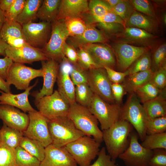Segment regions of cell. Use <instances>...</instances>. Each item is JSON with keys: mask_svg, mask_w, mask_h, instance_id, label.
Here are the masks:
<instances>
[{"mask_svg": "<svg viewBox=\"0 0 166 166\" xmlns=\"http://www.w3.org/2000/svg\"><path fill=\"white\" fill-rule=\"evenodd\" d=\"M133 128L129 122L120 119L109 128L102 131L103 141L113 160L116 161L128 147L129 135Z\"/></svg>", "mask_w": 166, "mask_h": 166, "instance_id": "1", "label": "cell"}, {"mask_svg": "<svg viewBox=\"0 0 166 166\" xmlns=\"http://www.w3.org/2000/svg\"><path fill=\"white\" fill-rule=\"evenodd\" d=\"M67 116L85 135L93 137L100 144L103 141V132L98 126L99 122L88 108L75 102L70 105Z\"/></svg>", "mask_w": 166, "mask_h": 166, "instance_id": "2", "label": "cell"}, {"mask_svg": "<svg viewBox=\"0 0 166 166\" xmlns=\"http://www.w3.org/2000/svg\"><path fill=\"white\" fill-rule=\"evenodd\" d=\"M48 127L52 144L57 147H64L85 135L67 116L48 120Z\"/></svg>", "mask_w": 166, "mask_h": 166, "instance_id": "3", "label": "cell"}, {"mask_svg": "<svg viewBox=\"0 0 166 166\" xmlns=\"http://www.w3.org/2000/svg\"><path fill=\"white\" fill-rule=\"evenodd\" d=\"M120 119L129 122L135 128L140 140H144L146 135L148 118L135 93L130 94L125 103L121 107Z\"/></svg>", "mask_w": 166, "mask_h": 166, "instance_id": "4", "label": "cell"}, {"mask_svg": "<svg viewBox=\"0 0 166 166\" xmlns=\"http://www.w3.org/2000/svg\"><path fill=\"white\" fill-rule=\"evenodd\" d=\"M101 144L85 135L66 145L65 148L79 166H89L98 156Z\"/></svg>", "mask_w": 166, "mask_h": 166, "instance_id": "5", "label": "cell"}, {"mask_svg": "<svg viewBox=\"0 0 166 166\" xmlns=\"http://www.w3.org/2000/svg\"><path fill=\"white\" fill-rule=\"evenodd\" d=\"M51 23L50 37L42 50L49 60L60 63L65 57L64 48L69 34L64 20H56Z\"/></svg>", "mask_w": 166, "mask_h": 166, "instance_id": "6", "label": "cell"}, {"mask_svg": "<svg viewBox=\"0 0 166 166\" xmlns=\"http://www.w3.org/2000/svg\"><path fill=\"white\" fill-rule=\"evenodd\" d=\"M121 106L110 104L94 93L89 108L100 124L102 131L107 129L120 120Z\"/></svg>", "mask_w": 166, "mask_h": 166, "instance_id": "7", "label": "cell"}, {"mask_svg": "<svg viewBox=\"0 0 166 166\" xmlns=\"http://www.w3.org/2000/svg\"><path fill=\"white\" fill-rule=\"evenodd\" d=\"M138 136L134 131L129 135V143L118 156L126 166H149L153 151L143 147L138 142Z\"/></svg>", "mask_w": 166, "mask_h": 166, "instance_id": "8", "label": "cell"}, {"mask_svg": "<svg viewBox=\"0 0 166 166\" xmlns=\"http://www.w3.org/2000/svg\"><path fill=\"white\" fill-rule=\"evenodd\" d=\"M35 105L38 111L48 120L67 116L70 107V104L57 90L42 97Z\"/></svg>", "mask_w": 166, "mask_h": 166, "instance_id": "9", "label": "cell"}, {"mask_svg": "<svg viewBox=\"0 0 166 166\" xmlns=\"http://www.w3.org/2000/svg\"><path fill=\"white\" fill-rule=\"evenodd\" d=\"M29 122L23 136L36 140L45 148L52 144L48 127V119L37 110L28 112Z\"/></svg>", "mask_w": 166, "mask_h": 166, "instance_id": "10", "label": "cell"}, {"mask_svg": "<svg viewBox=\"0 0 166 166\" xmlns=\"http://www.w3.org/2000/svg\"><path fill=\"white\" fill-rule=\"evenodd\" d=\"M38 77H43L41 68L35 69L24 64L13 62L9 70L6 81L17 89L25 90L30 86V81Z\"/></svg>", "mask_w": 166, "mask_h": 166, "instance_id": "11", "label": "cell"}, {"mask_svg": "<svg viewBox=\"0 0 166 166\" xmlns=\"http://www.w3.org/2000/svg\"><path fill=\"white\" fill-rule=\"evenodd\" d=\"M87 83L93 93L110 104L116 103L111 89L112 83L104 68H97L87 71Z\"/></svg>", "mask_w": 166, "mask_h": 166, "instance_id": "12", "label": "cell"}, {"mask_svg": "<svg viewBox=\"0 0 166 166\" xmlns=\"http://www.w3.org/2000/svg\"><path fill=\"white\" fill-rule=\"evenodd\" d=\"M22 32L26 42L36 48L42 49L50 36L51 23L41 21L30 22L22 26Z\"/></svg>", "mask_w": 166, "mask_h": 166, "instance_id": "13", "label": "cell"}, {"mask_svg": "<svg viewBox=\"0 0 166 166\" xmlns=\"http://www.w3.org/2000/svg\"><path fill=\"white\" fill-rule=\"evenodd\" d=\"M118 71H126L139 57L148 51V48L124 43L115 44L113 49Z\"/></svg>", "mask_w": 166, "mask_h": 166, "instance_id": "14", "label": "cell"}, {"mask_svg": "<svg viewBox=\"0 0 166 166\" xmlns=\"http://www.w3.org/2000/svg\"><path fill=\"white\" fill-rule=\"evenodd\" d=\"M6 55L14 62L32 64L37 61L49 60L42 49L34 47L25 43L19 47L10 46L6 51Z\"/></svg>", "mask_w": 166, "mask_h": 166, "instance_id": "15", "label": "cell"}, {"mask_svg": "<svg viewBox=\"0 0 166 166\" xmlns=\"http://www.w3.org/2000/svg\"><path fill=\"white\" fill-rule=\"evenodd\" d=\"M81 47L90 55L99 67H108L113 69L117 68L115 56L113 50L105 44L90 43Z\"/></svg>", "mask_w": 166, "mask_h": 166, "instance_id": "16", "label": "cell"}, {"mask_svg": "<svg viewBox=\"0 0 166 166\" xmlns=\"http://www.w3.org/2000/svg\"><path fill=\"white\" fill-rule=\"evenodd\" d=\"M41 61L43 83L39 92H35L32 94L34 98V104L37 103L42 97L51 95L53 93L59 71V63L57 62L49 59Z\"/></svg>", "mask_w": 166, "mask_h": 166, "instance_id": "17", "label": "cell"}, {"mask_svg": "<svg viewBox=\"0 0 166 166\" xmlns=\"http://www.w3.org/2000/svg\"><path fill=\"white\" fill-rule=\"evenodd\" d=\"M0 119L7 126L23 132L29 122L28 114L6 104H0Z\"/></svg>", "mask_w": 166, "mask_h": 166, "instance_id": "18", "label": "cell"}, {"mask_svg": "<svg viewBox=\"0 0 166 166\" xmlns=\"http://www.w3.org/2000/svg\"><path fill=\"white\" fill-rule=\"evenodd\" d=\"M77 164L65 147L51 144L45 148L44 158L40 166H77Z\"/></svg>", "mask_w": 166, "mask_h": 166, "instance_id": "19", "label": "cell"}, {"mask_svg": "<svg viewBox=\"0 0 166 166\" xmlns=\"http://www.w3.org/2000/svg\"><path fill=\"white\" fill-rule=\"evenodd\" d=\"M108 41V36L97 29L95 24H87L83 34L77 36L69 37L66 43L76 49L88 44H105Z\"/></svg>", "mask_w": 166, "mask_h": 166, "instance_id": "20", "label": "cell"}, {"mask_svg": "<svg viewBox=\"0 0 166 166\" xmlns=\"http://www.w3.org/2000/svg\"><path fill=\"white\" fill-rule=\"evenodd\" d=\"M89 11V1L87 0H61L56 20L82 18Z\"/></svg>", "mask_w": 166, "mask_h": 166, "instance_id": "21", "label": "cell"}, {"mask_svg": "<svg viewBox=\"0 0 166 166\" xmlns=\"http://www.w3.org/2000/svg\"><path fill=\"white\" fill-rule=\"evenodd\" d=\"M38 81L30 86L23 93L13 94L11 93H6L0 90V104L8 105L18 108L24 113L36 111L31 105L28 99L31 90L35 87Z\"/></svg>", "mask_w": 166, "mask_h": 166, "instance_id": "22", "label": "cell"}, {"mask_svg": "<svg viewBox=\"0 0 166 166\" xmlns=\"http://www.w3.org/2000/svg\"><path fill=\"white\" fill-rule=\"evenodd\" d=\"M0 37L12 47H19L26 43L22 26L15 21H6L0 31Z\"/></svg>", "mask_w": 166, "mask_h": 166, "instance_id": "23", "label": "cell"}, {"mask_svg": "<svg viewBox=\"0 0 166 166\" xmlns=\"http://www.w3.org/2000/svg\"><path fill=\"white\" fill-rule=\"evenodd\" d=\"M142 105L148 119L166 116V88L156 97Z\"/></svg>", "mask_w": 166, "mask_h": 166, "instance_id": "24", "label": "cell"}, {"mask_svg": "<svg viewBox=\"0 0 166 166\" xmlns=\"http://www.w3.org/2000/svg\"><path fill=\"white\" fill-rule=\"evenodd\" d=\"M58 91L70 104L76 102L75 85L71 80L70 73L59 69L57 80Z\"/></svg>", "mask_w": 166, "mask_h": 166, "instance_id": "25", "label": "cell"}, {"mask_svg": "<svg viewBox=\"0 0 166 166\" xmlns=\"http://www.w3.org/2000/svg\"><path fill=\"white\" fill-rule=\"evenodd\" d=\"M153 72L151 69L127 76L121 83L126 93H135L139 87L148 82Z\"/></svg>", "mask_w": 166, "mask_h": 166, "instance_id": "26", "label": "cell"}, {"mask_svg": "<svg viewBox=\"0 0 166 166\" xmlns=\"http://www.w3.org/2000/svg\"><path fill=\"white\" fill-rule=\"evenodd\" d=\"M61 0H44L39 8L37 18L50 23L56 20Z\"/></svg>", "mask_w": 166, "mask_h": 166, "instance_id": "27", "label": "cell"}, {"mask_svg": "<svg viewBox=\"0 0 166 166\" xmlns=\"http://www.w3.org/2000/svg\"><path fill=\"white\" fill-rule=\"evenodd\" d=\"M43 0H26L25 5L15 21L22 26L37 18L38 10Z\"/></svg>", "mask_w": 166, "mask_h": 166, "instance_id": "28", "label": "cell"}, {"mask_svg": "<svg viewBox=\"0 0 166 166\" xmlns=\"http://www.w3.org/2000/svg\"><path fill=\"white\" fill-rule=\"evenodd\" d=\"M23 137V132L9 127L4 123L0 128V141L12 148L16 149L19 146Z\"/></svg>", "mask_w": 166, "mask_h": 166, "instance_id": "29", "label": "cell"}, {"mask_svg": "<svg viewBox=\"0 0 166 166\" xmlns=\"http://www.w3.org/2000/svg\"><path fill=\"white\" fill-rule=\"evenodd\" d=\"M125 27L137 28L148 32L154 30L155 25L149 18L134 11L126 22Z\"/></svg>", "mask_w": 166, "mask_h": 166, "instance_id": "30", "label": "cell"}, {"mask_svg": "<svg viewBox=\"0 0 166 166\" xmlns=\"http://www.w3.org/2000/svg\"><path fill=\"white\" fill-rule=\"evenodd\" d=\"M19 146L37 158L41 162L43 160L45 148L38 141L23 136Z\"/></svg>", "mask_w": 166, "mask_h": 166, "instance_id": "31", "label": "cell"}, {"mask_svg": "<svg viewBox=\"0 0 166 166\" xmlns=\"http://www.w3.org/2000/svg\"><path fill=\"white\" fill-rule=\"evenodd\" d=\"M75 93L76 102L82 106L89 108L94 93L88 83L75 85Z\"/></svg>", "mask_w": 166, "mask_h": 166, "instance_id": "32", "label": "cell"}, {"mask_svg": "<svg viewBox=\"0 0 166 166\" xmlns=\"http://www.w3.org/2000/svg\"><path fill=\"white\" fill-rule=\"evenodd\" d=\"M141 145L152 150L157 149L166 150V132L146 135Z\"/></svg>", "mask_w": 166, "mask_h": 166, "instance_id": "33", "label": "cell"}, {"mask_svg": "<svg viewBox=\"0 0 166 166\" xmlns=\"http://www.w3.org/2000/svg\"><path fill=\"white\" fill-rule=\"evenodd\" d=\"M161 91L148 81L137 89L135 93L140 102L143 104L156 97Z\"/></svg>", "mask_w": 166, "mask_h": 166, "instance_id": "34", "label": "cell"}, {"mask_svg": "<svg viewBox=\"0 0 166 166\" xmlns=\"http://www.w3.org/2000/svg\"><path fill=\"white\" fill-rule=\"evenodd\" d=\"M69 37L79 35L85 30L87 24L81 17L68 18L64 20Z\"/></svg>", "mask_w": 166, "mask_h": 166, "instance_id": "35", "label": "cell"}, {"mask_svg": "<svg viewBox=\"0 0 166 166\" xmlns=\"http://www.w3.org/2000/svg\"><path fill=\"white\" fill-rule=\"evenodd\" d=\"M151 53L147 51L137 59L126 71L128 75L151 69Z\"/></svg>", "mask_w": 166, "mask_h": 166, "instance_id": "36", "label": "cell"}, {"mask_svg": "<svg viewBox=\"0 0 166 166\" xmlns=\"http://www.w3.org/2000/svg\"><path fill=\"white\" fill-rule=\"evenodd\" d=\"M15 152L17 166H40L41 161L20 146L15 149Z\"/></svg>", "mask_w": 166, "mask_h": 166, "instance_id": "37", "label": "cell"}, {"mask_svg": "<svg viewBox=\"0 0 166 166\" xmlns=\"http://www.w3.org/2000/svg\"><path fill=\"white\" fill-rule=\"evenodd\" d=\"M0 166H17L15 149L8 146L0 141Z\"/></svg>", "mask_w": 166, "mask_h": 166, "instance_id": "38", "label": "cell"}, {"mask_svg": "<svg viewBox=\"0 0 166 166\" xmlns=\"http://www.w3.org/2000/svg\"><path fill=\"white\" fill-rule=\"evenodd\" d=\"M166 45L165 43L160 46L151 55V66L153 72L166 65Z\"/></svg>", "mask_w": 166, "mask_h": 166, "instance_id": "39", "label": "cell"}, {"mask_svg": "<svg viewBox=\"0 0 166 166\" xmlns=\"http://www.w3.org/2000/svg\"><path fill=\"white\" fill-rule=\"evenodd\" d=\"M125 38L132 41H142L152 38L153 35L143 29L133 27H125L124 30Z\"/></svg>", "mask_w": 166, "mask_h": 166, "instance_id": "40", "label": "cell"}, {"mask_svg": "<svg viewBox=\"0 0 166 166\" xmlns=\"http://www.w3.org/2000/svg\"><path fill=\"white\" fill-rule=\"evenodd\" d=\"M166 131V116L148 119L146 124V135L162 133Z\"/></svg>", "mask_w": 166, "mask_h": 166, "instance_id": "41", "label": "cell"}, {"mask_svg": "<svg viewBox=\"0 0 166 166\" xmlns=\"http://www.w3.org/2000/svg\"><path fill=\"white\" fill-rule=\"evenodd\" d=\"M112 10L120 17L126 23L134 11L133 6L130 2L127 0H121Z\"/></svg>", "mask_w": 166, "mask_h": 166, "instance_id": "42", "label": "cell"}, {"mask_svg": "<svg viewBox=\"0 0 166 166\" xmlns=\"http://www.w3.org/2000/svg\"><path fill=\"white\" fill-rule=\"evenodd\" d=\"M77 49L78 57L77 64L81 68L86 71L100 68L94 62L89 54L81 47Z\"/></svg>", "mask_w": 166, "mask_h": 166, "instance_id": "43", "label": "cell"}, {"mask_svg": "<svg viewBox=\"0 0 166 166\" xmlns=\"http://www.w3.org/2000/svg\"><path fill=\"white\" fill-rule=\"evenodd\" d=\"M160 90L166 88V65L153 72L152 77L149 81Z\"/></svg>", "mask_w": 166, "mask_h": 166, "instance_id": "44", "label": "cell"}, {"mask_svg": "<svg viewBox=\"0 0 166 166\" xmlns=\"http://www.w3.org/2000/svg\"><path fill=\"white\" fill-rule=\"evenodd\" d=\"M73 65L70 76L74 85L87 83V71L81 68L77 63Z\"/></svg>", "mask_w": 166, "mask_h": 166, "instance_id": "45", "label": "cell"}, {"mask_svg": "<svg viewBox=\"0 0 166 166\" xmlns=\"http://www.w3.org/2000/svg\"><path fill=\"white\" fill-rule=\"evenodd\" d=\"M26 2V0H15L7 11L4 13L6 21H15L22 10Z\"/></svg>", "mask_w": 166, "mask_h": 166, "instance_id": "46", "label": "cell"}, {"mask_svg": "<svg viewBox=\"0 0 166 166\" xmlns=\"http://www.w3.org/2000/svg\"><path fill=\"white\" fill-rule=\"evenodd\" d=\"M105 147H103L100 150L98 157L94 163L89 166H120L116 163L110 156L106 153Z\"/></svg>", "mask_w": 166, "mask_h": 166, "instance_id": "47", "label": "cell"}, {"mask_svg": "<svg viewBox=\"0 0 166 166\" xmlns=\"http://www.w3.org/2000/svg\"><path fill=\"white\" fill-rule=\"evenodd\" d=\"M96 24L107 36L123 31L125 28L121 25L116 23L100 22Z\"/></svg>", "mask_w": 166, "mask_h": 166, "instance_id": "48", "label": "cell"}, {"mask_svg": "<svg viewBox=\"0 0 166 166\" xmlns=\"http://www.w3.org/2000/svg\"><path fill=\"white\" fill-rule=\"evenodd\" d=\"M153 151L149 166H166V150L157 149Z\"/></svg>", "mask_w": 166, "mask_h": 166, "instance_id": "49", "label": "cell"}, {"mask_svg": "<svg viewBox=\"0 0 166 166\" xmlns=\"http://www.w3.org/2000/svg\"><path fill=\"white\" fill-rule=\"evenodd\" d=\"M133 7L137 11L147 15L154 16V14L150 3L147 0H133L131 1Z\"/></svg>", "mask_w": 166, "mask_h": 166, "instance_id": "50", "label": "cell"}, {"mask_svg": "<svg viewBox=\"0 0 166 166\" xmlns=\"http://www.w3.org/2000/svg\"><path fill=\"white\" fill-rule=\"evenodd\" d=\"M104 68L106 70L109 78L113 83L121 84L125 77L128 75L127 71L124 72L116 71L108 67H105Z\"/></svg>", "mask_w": 166, "mask_h": 166, "instance_id": "51", "label": "cell"}, {"mask_svg": "<svg viewBox=\"0 0 166 166\" xmlns=\"http://www.w3.org/2000/svg\"><path fill=\"white\" fill-rule=\"evenodd\" d=\"M113 96L116 104L121 105L124 95L126 93L121 84L113 83L111 85Z\"/></svg>", "mask_w": 166, "mask_h": 166, "instance_id": "52", "label": "cell"}, {"mask_svg": "<svg viewBox=\"0 0 166 166\" xmlns=\"http://www.w3.org/2000/svg\"><path fill=\"white\" fill-rule=\"evenodd\" d=\"M65 57L73 65L77 63L78 54L76 49L66 43L64 48Z\"/></svg>", "mask_w": 166, "mask_h": 166, "instance_id": "53", "label": "cell"}, {"mask_svg": "<svg viewBox=\"0 0 166 166\" xmlns=\"http://www.w3.org/2000/svg\"><path fill=\"white\" fill-rule=\"evenodd\" d=\"M100 22L118 23L125 27L124 22L120 17L113 12L112 10L104 16L99 22Z\"/></svg>", "mask_w": 166, "mask_h": 166, "instance_id": "54", "label": "cell"}, {"mask_svg": "<svg viewBox=\"0 0 166 166\" xmlns=\"http://www.w3.org/2000/svg\"><path fill=\"white\" fill-rule=\"evenodd\" d=\"M13 62V61L6 56L0 58V76L5 80L9 70Z\"/></svg>", "mask_w": 166, "mask_h": 166, "instance_id": "55", "label": "cell"}, {"mask_svg": "<svg viewBox=\"0 0 166 166\" xmlns=\"http://www.w3.org/2000/svg\"><path fill=\"white\" fill-rule=\"evenodd\" d=\"M15 0H0V9L5 13L14 3Z\"/></svg>", "mask_w": 166, "mask_h": 166, "instance_id": "56", "label": "cell"}, {"mask_svg": "<svg viewBox=\"0 0 166 166\" xmlns=\"http://www.w3.org/2000/svg\"><path fill=\"white\" fill-rule=\"evenodd\" d=\"M10 85L0 76V90L6 93L11 92Z\"/></svg>", "mask_w": 166, "mask_h": 166, "instance_id": "57", "label": "cell"}, {"mask_svg": "<svg viewBox=\"0 0 166 166\" xmlns=\"http://www.w3.org/2000/svg\"><path fill=\"white\" fill-rule=\"evenodd\" d=\"M10 46L0 37V56H6V51Z\"/></svg>", "mask_w": 166, "mask_h": 166, "instance_id": "58", "label": "cell"}, {"mask_svg": "<svg viewBox=\"0 0 166 166\" xmlns=\"http://www.w3.org/2000/svg\"><path fill=\"white\" fill-rule=\"evenodd\" d=\"M111 9L117 5L121 0H105Z\"/></svg>", "mask_w": 166, "mask_h": 166, "instance_id": "59", "label": "cell"}, {"mask_svg": "<svg viewBox=\"0 0 166 166\" xmlns=\"http://www.w3.org/2000/svg\"><path fill=\"white\" fill-rule=\"evenodd\" d=\"M6 21L5 13L0 9V31Z\"/></svg>", "mask_w": 166, "mask_h": 166, "instance_id": "60", "label": "cell"}, {"mask_svg": "<svg viewBox=\"0 0 166 166\" xmlns=\"http://www.w3.org/2000/svg\"><path fill=\"white\" fill-rule=\"evenodd\" d=\"M164 23L166 24V15H165V16H164Z\"/></svg>", "mask_w": 166, "mask_h": 166, "instance_id": "61", "label": "cell"}, {"mask_svg": "<svg viewBox=\"0 0 166 166\" xmlns=\"http://www.w3.org/2000/svg\"></svg>", "mask_w": 166, "mask_h": 166, "instance_id": "62", "label": "cell"}]
</instances>
